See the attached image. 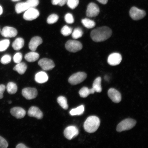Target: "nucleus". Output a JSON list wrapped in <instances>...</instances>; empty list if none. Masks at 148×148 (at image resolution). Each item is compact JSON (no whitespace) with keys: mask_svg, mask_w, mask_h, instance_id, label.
Listing matches in <instances>:
<instances>
[{"mask_svg":"<svg viewBox=\"0 0 148 148\" xmlns=\"http://www.w3.org/2000/svg\"><path fill=\"white\" fill-rule=\"evenodd\" d=\"M112 31L110 28L107 27H98L93 29L90 33V36L94 42L104 41L110 38Z\"/></svg>","mask_w":148,"mask_h":148,"instance_id":"f257e3e1","label":"nucleus"},{"mask_svg":"<svg viewBox=\"0 0 148 148\" xmlns=\"http://www.w3.org/2000/svg\"><path fill=\"white\" fill-rule=\"evenodd\" d=\"M100 125V120L99 118L95 116L88 117L85 121L84 128L86 132L92 133L96 132Z\"/></svg>","mask_w":148,"mask_h":148,"instance_id":"f03ea898","label":"nucleus"},{"mask_svg":"<svg viewBox=\"0 0 148 148\" xmlns=\"http://www.w3.org/2000/svg\"><path fill=\"white\" fill-rule=\"evenodd\" d=\"M136 120L131 119H127L123 120L117 125L116 131L118 132L129 130L136 125Z\"/></svg>","mask_w":148,"mask_h":148,"instance_id":"7ed1b4c3","label":"nucleus"},{"mask_svg":"<svg viewBox=\"0 0 148 148\" xmlns=\"http://www.w3.org/2000/svg\"><path fill=\"white\" fill-rule=\"evenodd\" d=\"M65 47L68 51L76 53L81 50L82 49L83 46L80 42L77 40H70L66 42Z\"/></svg>","mask_w":148,"mask_h":148,"instance_id":"20e7f679","label":"nucleus"},{"mask_svg":"<svg viewBox=\"0 0 148 148\" xmlns=\"http://www.w3.org/2000/svg\"><path fill=\"white\" fill-rule=\"evenodd\" d=\"M87 75L84 72H78L72 75L69 77L68 81L70 84L75 85L83 82L86 79Z\"/></svg>","mask_w":148,"mask_h":148,"instance_id":"39448f33","label":"nucleus"},{"mask_svg":"<svg viewBox=\"0 0 148 148\" xmlns=\"http://www.w3.org/2000/svg\"><path fill=\"white\" fill-rule=\"evenodd\" d=\"M130 15L134 20H138L145 17L146 13L145 11L139 9L136 7H132L130 10Z\"/></svg>","mask_w":148,"mask_h":148,"instance_id":"423d86ee","label":"nucleus"},{"mask_svg":"<svg viewBox=\"0 0 148 148\" xmlns=\"http://www.w3.org/2000/svg\"><path fill=\"white\" fill-rule=\"evenodd\" d=\"M100 12L99 7L97 4L93 3H89L88 5L86 11V15L88 17H95Z\"/></svg>","mask_w":148,"mask_h":148,"instance_id":"0eeeda50","label":"nucleus"},{"mask_svg":"<svg viewBox=\"0 0 148 148\" xmlns=\"http://www.w3.org/2000/svg\"><path fill=\"white\" fill-rule=\"evenodd\" d=\"M39 15V12L37 9L35 8H29L25 11L23 18L27 21H32L38 18Z\"/></svg>","mask_w":148,"mask_h":148,"instance_id":"6e6552de","label":"nucleus"},{"mask_svg":"<svg viewBox=\"0 0 148 148\" xmlns=\"http://www.w3.org/2000/svg\"><path fill=\"white\" fill-rule=\"evenodd\" d=\"M79 134L78 129L74 126H70L66 127L64 131V136L69 140L75 138L78 136Z\"/></svg>","mask_w":148,"mask_h":148,"instance_id":"1a4fd4ad","label":"nucleus"},{"mask_svg":"<svg viewBox=\"0 0 148 148\" xmlns=\"http://www.w3.org/2000/svg\"><path fill=\"white\" fill-rule=\"evenodd\" d=\"M38 91L36 88H26L22 90V95L26 99L31 100L36 98L38 95Z\"/></svg>","mask_w":148,"mask_h":148,"instance_id":"9d476101","label":"nucleus"},{"mask_svg":"<svg viewBox=\"0 0 148 148\" xmlns=\"http://www.w3.org/2000/svg\"><path fill=\"white\" fill-rule=\"evenodd\" d=\"M38 64L42 69L46 71L51 70L55 66L54 63L52 60L46 58L40 60L39 61Z\"/></svg>","mask_w":148,"mask_h":148,"instance_id":"9b49d317","label":"nucleus"},{"mask_svg":"<svg viewBox=\"0 0 148 148\" xmlns=\"http://www.w3.org/2000/svg\"><path fill=\"white\" fill-rule=\"evenodd\" d=\"M122 60L121 55L119 53H112L108 57L107 62L111 66L118 65L121 63Z\"/></svg>","mask_w":148,"mask_h":148,"instance_id":"f8f14e48","label":"nucleus"},{"mask_svg":"<svg viewBox=\"0 0 148 148\" xmlns=\"http://www.w3.org/2000/svg\"><path fill=\"white\" fill-rule=\"evenodd\" d=\"M108 97L115 103H119L121 100V95L120 92L115 89L111 88L108 92Z\"/></svg>","mask_w":148,"mask_h":148,"instance_id":"ddd939ff","label":"nucleus"},{"mask_svg":"<svg viewBox=\"0 0 148 148\" xmlns=\"http://www.w3.org/2000/svg\"><path fill=\"white\" fill-rule=\"evenodd\" d=\"M1 34L3 36L7 38H14L17 35V30L14 27H3Z\"/></svg>","mask_w":148,"mask_h":148,"instance_id":"4468645a","label":"nucleus"},{"mask_svg":"<svg viewBox=\"0 0 148 148\" xmlns=\"http://www.w3.org/2000/svg\"><path fill=\"white\" fill-rule=\"evenodd\" d=\"M28 114L31 117H34L38 119H42L43 114L42 111L38 107L32 106L30 107L28 112Z\"/></svg>","mask_w":148,"mask_h":148,"instance_id":"2eb2a0df","label":"nucleus"},{"mask_svg":"<svg viewBox=\"0 0 148 148\" xmlns=\"http://www.w3.org/2000/svg\"><path fill=\"white\" fill-rule=\"evenodd\" d=\"M10 113L17 119H21L25 115L26 112L24 109L20 107H15L10 110Z\"/></svg>","mask_w":148,"mask_h":148,"instance_id":"dca6fc26","label":"nucleus"},{"mask_svg":"<svg viewBox=\"0 0 148 148\" xmlns=\"http://www.w3.org/2000/svg\"><path fill=\"white\" fill-rule=\"evenodd\" d=\"M42 40L41 38L39 36L33 37L29 42V49L32 51L36 50L38 46L42 44Z\"/></svg>","mask_w":148,"mask_h":148,"instance_id":"f3484780","label":"nucleus"},{"mask_svg":"<svg viewBox=\"0 0 148 148\" xmlns=\"http://www.w3.org/2000/svg\"><path fill=\"white\" fill-rule=\"evenodd\" d=\"M49 77L45 72L40 71L36 73L35 75V79L37 83H43L47 82Z\"/></svg>","mask_w":148,"mask_h":148,"instance_id":"a211bd4d","label":"nucleus"},{"mask_svg":"<svg viewBox=\"0 0 148 148\" xmlns=\"http://www.w3.org/2000/svg\"><path fill=\"white\" fill-rule=\"evenodd\" d=\"M40 55L38 53L32 51L28 53L25 56V60L29 62H33L38 60L39 58Z\"/></svg>","mask_w":148,"mask_h":148,"instance_id":"6ab92c4d","label":"nucleus"},{"mask_svg":"<svg viewBox=\"0 0 148 148\" xmlns=\"http://www.w3.org/2000/svg\"><path fill=\"white\" fill-rule=\"evenodd\" d=\"M25 41L23 38H18L13 42L12 47L16 51H18L22 49L23 47Z\"/></svg>","mask_w":148,"mask_h":148,"instance_id":"aec40b11","label":"nucleus"},{"mask_svg":"<svg viewBox=\"0 0 148 148\" xmlns=\"http://www.w3.org/2000/svg\"><path fill=\"white\" fill-rule=\"evenodd\" d=\"M29 8V7L26 2L20 3L16 5L15 10L17 14H19L25 12Z\"/></svg>","mask_w":148,"mask_h":148,"instance_id":"412c9836","label":"nucleus"},{"mask_svg":"<svg viewBox=\"0 0 148 148\" xmlns=\"http://www.w3.org/2000/svg\"><path fill=\"white\" fill-rule=\"evenodd\" d=\"M95 92L93 88L89 89L86 87H84L79 90V94L81 97L86 98L90 94H94Z\"/></svg>","mask_w":148,"mask_h":148,"instance_id":"4be33fe9","label":"nucleus"},{"mask_svg":"<svg viewBox=\"0 0 148 148\" xmlns=\"http://www.w3.org/2000/svg\"><path fill=\"white\" fill-rule=\"evenodd\" d=\"M27 68V64L25 63L20 62L14 66L13 69L20 75H23L26 71Z\"/></svg>","mask_w":148,"mask_h":148,"instance_id":"5701e85b","label":"nucleus"},{"mask_svg":"<svg viewBox=\"0 0 148 148\" xmlns=\"http://www.w3.org/2000/svg\"><path fill=\"white\" fill-rule=\"evenodd\" d=\"M101 81L100 77H97L94 80L92 84V88L95 90V92H101Z\"/></svg>","mask_w":148,"mask_h":148,"instance_id":"b1692460","label":"nucleus"},{"mask_svg":"<svg viewBox=\"0 0 148 148\" xmlns=\"http://www.w3.org/2000/svg\"><path fill=\"white\" fill-rule=\"evenodd\" d=\"M6 88L7 92L9 94H14L17 91L18 88L16 83L10 82L7 84Z\"/></svg>","mask_w":148,"mask_h":148,"instance_id":"393cba45","label":"nucleus"},{"mask_svg":"<svg viewBox=\"0 0 148 148\" xmlns=\"http://www.w3.org/2000/svg\"><path fill=\"white\" fill-rule=\"evenodd\" d=\"M84 111V106L81 105L77 108L72 109L70 111V114L72 116L82 115Z\"/></svg>","mask_w":148,"mask_h":148,"instance_id":"a878e982","label":"nucleus"},{"mask_svg":"<svg viewBox=\"0 0 148 148\" xmlns=\"http://www.w3.org/2000/svg\"><path fill=\"white\" fill-rule=\"evenodd\" d=\"M82 23L85 27L88 29H92L95 26V23L93 20L88 18H85L82 20Z\"/></svg>","mask_w":148,"mask_h":148,"instance_id":"bb28decb","label":"nucleus"},{"mask_svg":"<svg viewBox=\"0 0 148 148\" xmlns=\"http://www.w3.org/2000/svg\"><path fill=\"white\" fill-rule=\"evenodd\" d=\"M57 102L58 103L62 108L65 110H67L68 108V105L67 101L66 98L62 96H60L57 98Z\"/></svg>","mask_w":148,"mask_h":148,"instance_id":"cd10ccee","label":"nucleus"},{"mask_svg":"<svg viewBox=\"0 0 148 148\" xmlns=\"http://www.w3.org/2000/svg\"><path fill=\"white\" fill-rule=\"evenodd\" d=\"M72 36L75 39L81 38L83 35V31L80 28H77L72 33Z\"/></svg>","mask_w":148,"mask_h":148,"instance_id":"c85d7f7f","label":"nucleus"},{"mask_svg":"<svg viewBox=\"0 0 148 148\" xmlns=\"http://www.w3.org/2000/svg\"><path fill=\"white\" fill-rule=\"evenodd\" d=\"M10 45L9 40H4L0 41V51H3L8 49Z\"/></svg>","mask_w":148,"mask_h":148,"instance_id":"c756f323","label":"nucleus"},{"mask_svg":"<svg viewBox=\"0 0 148 148\" xmlns=\"http://www.w3.org/2000/svg\"><path fill=\"white\" fill-rule=\"evenodd\" d=\"M72 30L71 28L67 25H65L61 29V33L64 36H68L71 34Z\"/></svg>","mask_w":148,"mask_h":148,"instance_id":"7c9ffc66","label":"nucleus"},{"mask_svg":"<svg viewBox=\"0 0 148 148\" xmlns=\"http://www.w3.org/2000/svg\"><path fill=\"white\" fill-rule=\"evenodd\" d=\"M59 17L56 14H53L49 16L47 19V23L48 24L51 25L56 23L58 21Z\"/></svg>","mask_w":148,"mask_h":148,"instance_id":"2f4dec72","label":"nucleus"},{"mask_svg":"<svg viewBox=\"0 0 148 148\" xmlns=\"http://www.w3.org/2000/svg\"><path fill=\"white\" fill-rule=\"evenodd\" d=\"M79 3V0H67L66 3L70 8L73 9L76 8Z\"/></svg>","mask_w":148,"mask_h":148,"instance_id":"473e14b6","label":"nucleus"},{"mask_svg":"<svg viewBox=\"0 0 148 148\" xmlns=\"http://www.w3.org/2000/svg\"><path fill=\"white\" fill-rule=\"evenodd\" d=\"M26 2L29 8H34L39 3L38 0H27Z\"/></svg>","mask_w":148,"mask_h":148,"instance_id":"72a5a7b5","label":"nucleus"},{"mask_svg":"<svg viewBox=\"0 0 148 148\" xmlns=\"http://www.w3.org/2000/svg\"><path fill=\"white\" fill-rule=\"evenodd\" d=\"M12 58L10 55H5L2 57L1 62V64H6L9 63L11 62Z\"/></svg>","mask_w":148,"mask_h":148,"instance_id":"f704fd0d","label":"nucleus"},{"mask_svg":"<svg viewBox=\"0 0 148 148\" xmlns=\"http://www.w3.org/2000/svg\"><path fill=\"white\" fill-rule=\"evenodd\" d=\"M65 21L68 24H72L74 23V18L73 15L70 13H68L66 14L64 16Z\"/></svg>","mask_w":148,"mask_h":148,"instance_id":"c9c22d12","label":"nucleus"},{"mask_svg":"<svg viewBox=\"0 0 148 148\" xmlns=\"http://www.w3.org/2000/svg\"><path fill=\"white\" fill-rule=\"evenodd\" d=\"M22 59H23V55L20 53H16L14 56V62L16 64H18L21 62Z\"/></svg>","mask_w":148,"mask_h":148,"instance_id":"e433bc0d","label":"nucleus"},{"mask_svg":"<svg viewBox=\"0 0 148 148\" xmlns=\"http://www.w3.org/2000/svg\"><path fill=\"white\" fill-rule=\"evenodd\" d=\"M67 1V0H51V3L53 5L62 6L66 4Z\"/></svg>","mask_w":148,"mask_h":148,"instance_id":"4c0bfd02","label":"nucleus"},{"mask_svg":"<svg viewBox=\"0 0 148 148\" xmlns=\"http://www.w3.org/2000/svg\"><path fill=\"white\" fill-rule=\"evenodd\" d=\"M8 144L7 140L1 136H0V148H7L8 147Z\"/></svg>","mask_w":148,"mask_h":148,"instance_id":"58836bf2","label":"nucleus"},{"mask_svg":"<svg viewBox=\"0 0 148 148\" xmlns=\"http://www.w3.org/2000/svg\"><path fill=\"white\" fill-rule=\"evenodd\" d=\"M5 87L3 84L0 85V99L3 98V93L5 91Z\"/></svg>","mask_w":148,"mask_h":148,"instance_id":"ea45409f","label":"nucleus"},{"mask_svg":"<svg viewBox=\"0 0 148 148\" xmlns=\"http://www.w3.org/2000/svg\"><path fill=\"white\" fill-rule=\"evenodd\" d=\"M16 148H28L25 145H24L23 144L20 143L18 144V145L16 146Z\"/></svg>","mask_w":148,"mask_h":148,"instance_id":"a19ab883","label":"nucleus"},{"mask_svg":"<svg viewBox=\"0 0 148 148\" xmlns=\"http://www.w3.org/2000/svg\"><path fill=\"white\" fill-rule=\"evenodd\" d=\"M97 1L99 3L103 5L107 4L108 1V0H97Z\"/></svg>","mask_w":148,"mask_h":148,"instance_id":"79ce46f5","label":"nucleus"},{"mask_svg":"<svg viewBox=\"0 0 148 148\" xmlns=\"http://www.w3.org/2000/svg\"><path fill=\"white\" fill-rule=\"evenodd\" d=\"M3 12V9L1 5H0V15L2 14Z\"/></svg>","mask_w":148,"mask_h":148,"instance_id":"37998d69","label":"nucleus"},{"mask_svg":"<svg viewBox=\"0 0 148 148\" xmlns=\"http://www.w3.org/2000/svg\"><path fill=\"white\" fill-rule=\"evenodd\" d=\"M12 1H20V0H12Z\"/></svg>","mask_w":148,"mask_h":148,"instance_id":"c03bdc74","label":"nucleus"},{"mask_svg":"<svg viewBox=\"0 0 148 148\" xmlns=\"http://www.w3.org/2000/svg\"><path fill=\"white\" fill-rule=\"evenodd\" d=\"M12 103V101H9V103H10H10Z\"/></svg>","mask_w":148,"mask_h":148,"instance_id":"a18cd8bd","label":"nucleus"},{"mask_svg":"<svg viewBox=\"0 0 148 148\" xmlns=\"http://www.w3.org/2000/svg\"><path fill=\"white\" fill-rule=\"evenodd\" d=\"M0 32H1V31H0Z\"/></svg>","mask_w":148,"mask_h":148,"instance_id":"49530a36","label":"nucleus"}]
</instances>
